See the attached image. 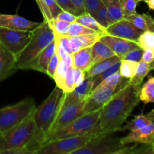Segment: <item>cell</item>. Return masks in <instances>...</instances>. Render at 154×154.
I'll use <instances>...</instances> for the list:
<instances>
[{"mask_svg": "<svg viewBox=\"0 0 154 154\" xmlns=\"http://www.w3.org/2000/svg\"><path fill=\"white\" fill-rule=\"evenodd\" d=\"M72 4L77 9L80 14L85 13V0H71Z\"/></svg>", "mask_w": 154, "mask_h": 154, "instance_id": "cell-49", "label": "cell"}, {"mask_svg": "<svg viewBox=\"0 0 154 154\" xmlns=\"http://www.w3.org/2000/svg\"><path fill=\"white\" fill-rule=\"evenodd\" d=\"M121 60H122V59H121L120 57L115 55L113 57H110V58L102 60L99 63H95V64L92 65L87 71L85 72V78L86 79V78L96 76V75L101 74V72L107 70V69L111 67L114 64H116V63L120 62Z\"/></svg>", "mask_w": 154, "mask_h": 154, "instance_id": "cell-22", "label": "cell"}, {"mask_svg": "<svg viewBox=\"0 0 154 154\" xmlns=\"http://www.w3.org/2000/svg\"><path fill=\"white\" fill-rule=\"evenodd\" d=\"M56 1H57L58 5L61 8L63 11H66L70 12V13L73 14L74 15L77 17L81 15L79 12L77 11V9L75 8L74 5L72 4L71 0H56Z\"/></svg>", "mask_w": 154, "mask_h": 154, "instance_id": "cell-42", "label": "cell"}, {"mask_svg": "<svg viewBox=\"0 0 154 154\" xmlns=\"http://www.w3.org/2000/svg\"><path fill=\"white\" fill-rule=\"evenodd\" d=\"M42 22H34L18 14H0V27L32 32L42 25Z\"/></svg>", "mask_w": 154, "mask_h": 154, "instance_id": "cell-13", "label": "cell"}, {"mask_svg": "<svg viewBox=\"0 0 154 154\" xmlns=\"http://www.w3.org/2000/svg\"><path fill=\"white\" fill-rule=\"evenodd\" d=\"M74 78H75V87H79L82 84L83 81L85 79V72L81 69L75 68V69H74Z\"/></svg>", "mask_w": 154, "mask_h": 154, "instance_id": "cell-46", "label": "cell"}, {"mask_svg": "<svg viewBox=\"0 0 154 154\" xmlns=\"http://www.w3.org/2000/svg\"><path fill=\"white\" fill-rule=\"evenodd\" d=\"M99 116L100 111L83 114L64 127L48 134L42 144L53 140L79 136L91 132L99 126Z\"/></svg>", "mask_w": 154, "mask_h": 154, "instance_id": "cell-7", "label": "cell"}, {"mask_svg": "<svg viewBox=\"0 0 154 154\" xmlns=\"http://www.w3.org/2000/svg\"><path fill=\"white\" fill-rule=\"evenodd\" d=\"M154 66L152 63H147L140 60L137 65V70H136L135 74L134 76L129 79L128 83L133 85L139 86L141 85L143 80L148 75V74L153 70Z\"/></svg>", "mask_w": 154, "mask_h": 154, "instance_id": "cell-25", "label": "cell"}, {"mask_svg": "<svg viewBox=\"0 0 154 154\" xmlns=\"http://www.w3.org/2000/svg\"><path fill=\"white\" fill-rule=\"evenodd\" d=\"M146 115H147L148 117H149V118L152 120V121H154V108H152V109L151 110V111H149L148 114H146Z\"/></svg>", "mask_w": 154, "mask_h": 154, "instance_id": "cell-52", "label": "cell"}, {"mask_svg": "<svg viewBox=\"0 0 154 154\" xmlns=\"http://www.w3.org/2000/svg\"><path fill=\"white\" fill-rule=\"evenodd\" d=\"M154 139V122L147 126L134 131H129L125 137L122 138L123 144H150Z\"/></svg>", "mask_w": 154, "mask_h": 154, "instance_id": "cell-14", "label": "cell"}, {"mask_svg": "<svg viewBox=\"0 0 154 154\" xmlns=\"http://www.w3.org/2000/svg\"><path fill=\"white\" fill-rule=\"evenodd\" d=\"M151 145V149H152V154H154V139L152 141V143L150 144Z\"/></svg>", "mask_w": 154, "mask_h": 154, "instance_id": "cell-53", "label": "cell"}, {"mask_svg": "<svg viewBox=\"0 0 154 154\" xmlns=\"http://www.w3.org/2000/svg\"><path fill=\"white\" fill-rule=\"evenodd\" d=\"M48 23L49 24L50 27L52 29L54 34L66 35L71 23L66 22V21L54 18V19L51 20V21L48 22Z\"/></svg>", "mask_w": 154, "mask_h": 154, "instance_id": "cell-34", "label": "cell"}, {"mask_svg": "<svg viewBox=\"0 0 154 154\" xmlns=\"http://www.w3.org/2000/svg\"><path fill=\"white\" fill-rule=\"evenodd\" d=\"M54 39L55 34L49 24L45 21L42 22L40 26L32 31L31 39L28 45L16 57L15 71L27 70L28 66Z\"/></svg>", "mask_w": 154, "mask_h": 154, "instance_id": "cell-3", "label": "cell"}, {"mask_svg": "<svg viewBox=\"0 0 154 154\" xmlns=\"http://www.w3.org/2000/svg\"><path fill=\"white\" fill-rule=\"evenodd\" d=\"M133 147L122 144L120 137L106 133L92 138L72 154H128L131 153Z\"/></svg>", "mask_w": 154, "mask_h": 154, "instance_id": "cell-5", "label": "cell"}, {"mask_svg": "<svg viewBox=\"0 0 154 154\" xmlns=\"http://www.w3.org/2000/svg\"><path fill=\"white\" fill-rule=\"evenodd\" d=\"M153 66H154V62H153ZM153 71H154V69H153Z\"/></svg>", "mask_w": 154, "mask_h": 154, "instance_id": "cell-54", "label": "cell"}, {"mask_svg": "<svg viewBox=\"0 0 154 154\" xmlns=\"http://www.w3.org/2000/svg\"><path fill=\"white\" fill-rule=\"evenodd\" d=\"M74 69L75 68H70L67 70V73L65 79V87L63 91L65 93H69L75 88V78H74Z\"/></svg>", "mask_w": 154, "mask_h": 154, "instance_id": "cell-38", "label": "cell"}, {"mask_svg": "<svg viewBox=\"0 0 154 154\" xmlns=\"http://www.w3.org/2000/svg\"><path fill=\"white\" fill-rule=\"evenodd\" d=\"M73 67L87 71L91 66V47L81 48L72 54Z\"/></svg>", "mask_w": 154, "mask_h": 154, "instance_id": "cell-20", "label": "cell"}, {"mask_svg": "<svg viewBox=\"0 0 154 154\" xmlns=\"http://www.w3.org/2000/svg\"><path fill=\"white\" fill-rule=\"evenodd\" d=\"M0 154H34L33 152L28 147H23V148L11 149V150H5Z\"/></svg>", "mask_w": 154, "mask_h": 154, "instance_id": "cell-47", "label": "cell"}, {"mask_svg": "<svg viewBox=\"0 0 154 154\" xmlns=\"http://www.w3.org/2000/svg\"><path fill=\"white\" fill-rule=\"evenodd\" d=\"M45 2H46L47 5L49 8V10L51 11V14H52L53 18L57 17V15L62 11V9L60 6L57 4V1L56 0H45Z\"/></svg>", "mask_w": 154, "mask_h": 154, "instance_id": "cell-43", "label": "cell"}, {"mask_svg": "<svg viewBox=\"0 0 154 154\" xmlns=\"http://www.w3.org/2000/svg\"><path fill=\"white\" fill-rule=\"evenodd\" d=\"M142 61L147 63H152L154 62V48H148L143 50L142 54Z\"/></svg>", "mask_w": 154, "mask_h": 154, "instance_id": "cell-45", "label": "cell"}, {"mask_svg": "<svg viewBox=\"0 0 154 154\" xmlns=\"http://www.w3.org/2000/svg\"><path fill=\"white\" fill-rule=\"evenodd\" d=\"M95 19L101 24L102 26L107 29L109 26L108 23V16H107V8L105 7L104 4L101 5V7L99 8L96 13L94 15Z\"/></svg>", "mask_w": 154, "mask_h": 154, "instance_id": "cell-36", "label": "cell"}, {"mask_svg": "<svg viewBox=\"0 0 154 154\" xmlns=\"http://www.w3.org/2000/svg\"><path fill=\"white\" fill-rule=\"evenodd\" d=\"M94 88L93 78H88L85 79L82 84L75 87L72 91L65 93L63 104H69L72 102H79L86 101Z\"/></svg>", "mask_w": 154, "mask_h": 154, "instance_id": "cell-16", "label": "cell"}, {"mask_svg": "<svg viewBox=\"0 0 154 154\" xmlns=\"http://www.w3.org/2000/svg\"><path fill=\"white\" fill-rule=\"evenodd\" d=\"M55 53V39L51 42L39 57L28 66L27 70H35L46 74L48 65Z\"/></svg>", "mask_w": 154, "mask_h": 154, "instance_id": "cell-17", "label": "cell"}, {"mask_svg": "<svg viewBox=\"0 0 154 154\" xmlns=\"http://www.w3.org/2000/svg\"><path fill=\"white\" fill-rule=\"evenodd\" d=\"M152 120L146 114H140L134 116V118L130 120L125 126L122 127V131H134L137 129H141L144 126H147L149 123H152Z\"/></svg>", "mask_w": 154, "mask_h": 154, "instance_id": "cell-27", "label": "cell"}, {"mask_svg": "<svg viewBox=\"0 0 154 154\" xmlns=\"http://www.w3.org/2000/svg\"><path fill=\"white\" fill-rule=\"evenodd\" d=\"M55 51L56 53H57V56H58L59 59L62 60H64L66 56L68 54L66 52V51L64 50V48H63L61 44L60 43V42H59L56 38H55Z\"/></svg>", "mask_w": 154, "mask_h": 154, "instance_id": "cell-48", "label": "cell"}, {"mask_svg": "<svg viewBox=\"0 0 154 154\" xmlns=\"http://www.w3.org/2000/svg\"><path fill=\"white\" fill-rule=\"evenodd\" d=\"M63 63L68 69L73 67V60H72V54H67L63 60Z\"/></svg>", "mask_w": 154, "mask_h": 154, "instance_id": "cell-50", "label": "cell"}, {"mask_svg": "<svg viewBox=\"0 0 154 154\" xmlns=\"http://www.w3.org/2000/svg\"><path fill=\"white\" fill-rule=\"evenodd\" d=\"M138 63L130 61V60H122L119 67V73L121 76L126 79H131L135 74Z\"/></svg>", "mask_w": 154, "mask_h": 154, "instance_id": "cell-29", "label": "cell"}, {"mask_svg": "<svg viewBox=\"0 0 154 154\" xmlns=\"http://www.w3.org/2000/svg\"><path fill=\"white\" fill-rule=\"evenodd\" d=\"M75 21L88 28L93 29L98 32L104 33L107 34V29L101 25L95 19L93 16L88 13H84L82 14L79 15L76 17Z\"/></svg>", "mask_w": 154, "mask_h": 154, "instance_id": "cell-26", "label": "cell"}, {"mask_svg": "<svg viewBox=\"0 0 154 154\" xmlns=\"http://www.w3.org/2000/svg\"><path fill=\"white\" fill-rule=\"evenodd\" d=\"M59 61H60V59H59L58 56H57V53H54V54L53 55V57H51V60H50L49 63L48 65V68H47L46 71V75H48V76L49 78L54 79V75H55L56 69H57V66H58Z\"/></svg>", "mask_w": 154, "mask_h": 154, "instance_id": "cell-41", "label": "cell"}, {"mask_svg": "<svg viewBox=\"0 0 154 154\" xmlns=\"http://www.w3.org/2000/svg\"><path fill=\"white\" fill-rule=\"evenodd\" d=\"M143 31L125 18L111 24L107 28V35L136 42Z\"/></svg>", "mask_w": 154, "mask_h": 154, "instance_id": "cell-12", "label": "cell"}, {"mask_svg": "<svg viewBox=\"0 0 154 154\" xmlns=\"http://www.w3.org/2000/svg\"><path fill=\"white\" fill-rule=\"evenodd\" d=\"M102 4L101 0H85V13L90 14L91 16H94Z\"/></svg>", "mask_w": 154, "mask_h": 154, "instance_id": "cell-40", "label": "cell"}, {"mask_svg": "<svg viewBox=\"0 0 154 154\" xmlns=\"http://www.w3.org/2000/svg\"><path fill=\"white\" fill-rule=\"evenodd\" d=\"M107 10L109 26L123 19L119 0H101Z\"/></svg>", "mask_w": 154, "mask_h": 154, "instance_id": "cell-24", "label": "cell"}, {"mask_svg": "<svg viewBox=\"0 0 154 154\" xmlns=\"http://www.w3.org/2000/svg\"><path fill=\"white\" fill-rule=\"evenodd\" d=\"M141 85L128 84L115 93L100 111L99 129L102 134L113 133L122 129L124 123L140 102Z\"/></svg>", "mask_w": 154, "mask_h": 154, "instance_id": "cell-1", "label": "cell"}, {"mask_svg": "<svg viewBox=\"0 0 154 154\" xmlns=\"http://www.w3.org/2000/svg\"><path fill=\"white\" fill-rule=\"evenodd\" d=\"M100 40L105 43L116 55L120 57L133 48L138 47L137 42L134 41L128 40L107 34L103 35Z\"/></svg>", "mask_w": 154, "mask_h": 154, "instance_id": "cell-15", "label": "cell"}, {"mask_svg": "<svg viewBox=\"0 0 154 154\" xmlns=\"http://www.w3.org/2000/svg\"><path fill=\"white\" fill-rule=\"evenodd\" d=\"M101 134L98 126L85 135L53 140L41 145L36 154H72L92 138Z\"/></svg>", "mask_w": 154, "mask_h": 154, "instance_id": "cell-8", "label": "cell"}, {"mask_svg": "<svg viewBox=\"0 0 154 154\" xmlns=\"http://www.w3.org/2000/svg\"><path fill=\"white\" fill-rule=\"evenodd\" d=\"M117 91V90L110 87H100L94 89L85 101L83 110L84 114L101 111V108Z\"/></svg>", "mask_w": 154, "mask_h": 154, "instance_id": "cell-11", "label": "cell"}, {"mask_svg": "<svg viewBox=\"0 0 154 154\" xmlns=\"http://www.w3.org/2000/svg\"><path fill=\"white\" fill-rule=\"evenodd\" d=\"M136 42L137 46L143 50L154 48V32L150 30L143 32V33L137 39Z\"/></svg>", "mask_w": 154, "mask_h": 154, "instance_id": "cell-31", "label": "cell"}, {"mask_svg": "<svg viewBox=\"0 0 154 154\" xmlns=\"http://www.w3.org/2000/svg\"><path fill=\"white\" fill-rule=\"evenodd\" d=\"M35 1L36 2V4H37L38 7L39 8V10H40L41 13L44 17V20L45 22H49L51 20L54 19L49 10V8L47 5L45 0H35Z\"/></svg>", "mask_w": 154, "mask_h": 154, "instance_id": "cell-39", "label": "cell"}, {"mask_svg": "<svg viewBox=\"0 0 154 154\" xmlns=\"http://www.w3.org/2000/svg\"><path fill=\"white\" fill-rule=\"evenodd\" d=\"M103 35L105 34L101 32H97L93 33V34L82 35L79 36H69L72 54L76 52L81 48L91 47L95 42L101 39Z\"/></svg>", "mask_w": 154, "mask_h": 154, "instance_id": "cell-19", "label": "cell"}, {"mask_svg": "<svg viewBox=\"0 0 154 154\" xmlns=\"http://www.w3.org/2000/svg\"><path fill=\"white\" fill-rule=\"evenodd\" d=\"M115 55L114 52L105 43L101 40L98 41L91 46V66Z\"/></svg>", "mask_w": 154, "mask_h": 154, "instance_id": "cell-21", "label": "cell"}, {"mask_svg": "<svg viewBox=\"0 0 154 154\" xmlns=\"http://www.w3.org/2000/svg\"><path fill=\"white\" fill-rule=\"evenodd\" d=\"M85 104V101L63 104L57 118L52 124L49 133L64 127L65 126L70 123L75 119L82 116L84 114L83 110H84Z\"/></svg>", "mask_w": 154, "mask_h": 154, "instance_id": "cell-10", "label": "cell"}, {"mask_svg": "<svg viewBox=\"0 0 154 154\" xmlns=\"http://www.w3.org/2000/svg\"><path fill=\"white\" fill-rule=\"evenodd\" d=\"M143 52V49H141L140 47H137V48H133L131 51H129L128 52H127L126 54H124V55L121 57V59H122V60H130V61L139 63V62L141 60Z\"/></svg>", "mask_w": 154, "mask_h": 154, "instance_id": "cell-37", "label": "cell"}, {"mask_svg": "<svg viewBox=\"0 0 154 154\" xmlns=\"http://www.w3.org/2000/svg\"><path fill=\"white\" fill-rule=\"evenodd\" d=\"M68 69L65 66L63 60H60L56 69L55 75L54 77V81H55L56 86L59 87L63 90L65 87V79H66V75L67 73Z\"/></svg>", "mask_w": 154, "mask_h": 154, "instance_id": "cell-32", "label": "cell"}, {"mask_svg": "<svg viewBox=\"0 0 154 154\" xmlns=\"http://www.w3.org/2000/svg\"><path fill=\"white\" fill-rule=\"evenodd\" d=\"M143 1L146 3L149 10L154 11V0H143Z\"/></svg>", "mask_w": 154, "mask_h": 154, "instance_id": "cell-51", "label": "cell"}, {"mask_svg": "<svg viewBox=\"0 0 154 154\" xmlns=\"http://www.w3.org/2000/svg\"><path fill=\"white\" fill-rule=\"evenodd\" d=\"M32 116L0 135V153L11 149L28 147L36 154L43 143L44 136L38 130Z\"/></svg>", "mask_w": 154, "mask_h": 154, "instance_id": "cell-2", "label": "cell"}, {"mask_svg": "<svg viewBox=\"0 0 154 154\" xmlns=\"http://www.w3.org/2000/svg\"><path fill=\"white\" fill-rule=\"evenodd\" d=\"M125 18L142 31L150 30L154 32V18L148 14H138L136 12L134 14Z\"/></svg>", "mask_w": 154, "mask_h": 154, "instance_id": "cell-23", "label": "cell"}, {"mask_svg": "<svg viewBox=\"0 0 154 154\" xmlns=\"http://www.w3.org/2000/svg\"><path fill=\"white\" fill-rule=\"evenodd\" d=\"M97 32H98L95 31V30L93 29H91L82 25V24L79 23L75 21V22H72L70 23L66 35L79 36V35H82L93 34V33H97Z\"/></svg>", "mask_w": 154, "mask_h": 154, "instance_id": "cell-30", "label": "cell"}, {"mask_svg": "<svg viewBox=\"0 0 154 154\" xmlns=\"http://www.w3.org/2000/svg\"><path fill=\"white\" fill-rule=\"evenodd\" d=\"M153 18H154V17H153Z\"/></svg>", "mask_w": 154, "mask_h": 154, "instance_id": "cell-55", "label": "cell"}, {"mask_svg": "<svg viewBox=\"0 0 154 154\" xmlns=\"http://www.w3.org/2000/svg\"><path fill=\"white\" fill-rule=\"evenodd\" d=\"M16 57L0 45V81L15 72Z\"/></svg>", "mask_w": 154, "mask_h": 154, "instance_id": "cell-18", "label": "cell"}, {"mask_svg": "<svg viewBox=\"0 0 154 154\" xmlns=\"http://www.w3.org/2000/svg\"><path fill=\"white\" fill-rule=\"evenodd\" d=\"M140 100L145 105L154 103V76L148 78L140 88Z\"/></svg>", "mask_w": 154, "mask_h": 154, "instance_id": "cell-28", "label": "cell"}, {"mask_svg": "<svg viewBox=\"0 0 154 154\" xmlns=\"http://www.w3.org/2000/svg\"><path fill=\"white\" fill-rule=\"evenodd\" d=\"M36 102L33 98L0 108V135L31 117L36 110Z\"/></svg>", "mask_w": 154, "mask_h": 154, "instance_id": "cell-6", "label": "cell"}, {"mask_svg": "<svg viewBox=\"0 0 154 154\" xmlns=\"http://www.w3.org/2000/svg\"><path fill=\"white\" fill-rule=\"evenodd\" d=\"M64 96L65 92L56 86L40 106L36 108L32 116L38 130L44 136V140L49 133L52 124L58 115Z\"/></svg>", "mask_w": 154, "mask_h": 154, "instance_id": "cell-4", "label": "cell"}, {"mask_svg": "<svg viewBox=\"0 0 154 154\" xmlns=\"http://www.w3.org/2000/svg\"><path fill=\"white\" fill-rule=\"evenodd\" d=\"M141 1L143 0H119L124 18L135 14L137 5Z\"/></svg>", "mask_w": 154, "mask_h": 154, "instance_id": "cell-33", "label": "cell"}, {"mask_svg": "<svg viewBox=\"0 0 154 154\" xmlns=\"http://www.w3.org/2000/svg\"><path fill=\"white\" fill-rule=\"evenodd\" d=\"M120 62L119 63H116V64H114L113 66H112L111 67H110L109 69H107V70H105L104 72H101V74L99 75H96L95 77H92L93 78V81H94V89L96 87H98L104 79H106L107 78H108L109 76L110 75H113L116 72H119V67H120Z\"/></svg>", "mask_w": 154, "mask_h": 154, "instance_id": "cell-35", "label": "cell"}, {"mask_svg": "<svg viewBox=\"0 0 154 154\" xmlns=\"http://www.w3.org/2000/svg\"><path fill=\"white\" fill-rule=\"evenodd\" d=\"M76 17L77 16L74 15L73 14L70 13V12L66 11H62L57 15L56 19L66 21V22L72 23L75 22V20H76Z\"/></svg>", "mask_w": 154, "mask_h": 154, "instance_id": "cell-44", "label": "cell"}, {"mask_svg": "<svg viewBox=\"0 0 154 154\" xmlns=\"http://www.w3.org/2000/svg\"><path fill=\"white\" fill-rule=\"evenodd\" d=\"M31 36L32 32L0 27V45L16 57L28 45Z\"/></svg>", "mask_w": 154, "mask_h": 154, "instance_id": "cell-9", "label": "cell"}]
</instances>
